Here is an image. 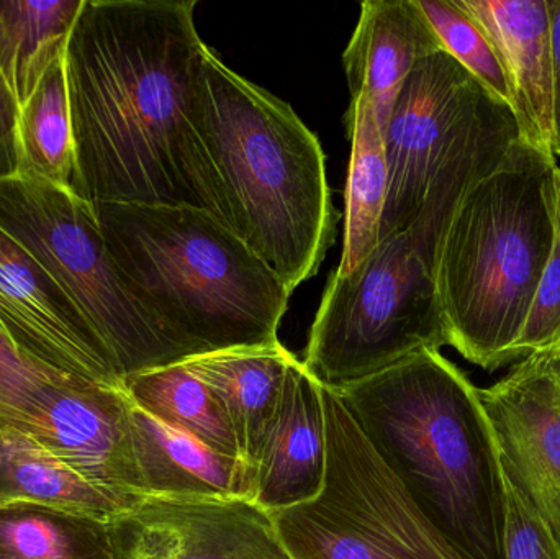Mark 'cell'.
<instances>
[{"instance_id": "1", "label": "cell", "mask_w": 560, "mask_h": 559, "mask_svg": "<svg viewBox=\"0 0 560 559\" xmlns=\"http://www.w3.org/2000/svg\"><path fill=\"white\" fill-rule=\"evenodd\" d=\"M194 0H84L66 48L75 173L91 203L184 206L229 226L203 144ZM230 229V226H229Z\"/></svg>"}, {"instance_id": "2", "label": "cell", "mask_w": 560, "mask_h": 559, "mask_svg": "<svg viewBox=\"0 0 560 559\" xmlns=\"http://www.w3.org/2000/svg\"><path fill=\"white\" fill-rule=\"evenodd\" d=\"M335 391L446 544L463 559H503L506 482L466 374L441 351L424 350Z\"/></svg>"}, {"instance_id": "3", "label": "cell", "mask_w": 560, "mask_h": 559, "mask_svg": "<svg viewBox=\"0 0 560 559\" xmlns=\"http://www.w3.org/2000/svg\"><path fill=\"white\" fill-rule=\"evenodd\" d=\"M203 144L230 229L292 294L335 242L339 216L322 143L287 102L209 48Z\"/></svg>"}, {"instance_id": "4", "label": "cell", "mask_w": 560, "mask_h": 559, "mask_svg": "<svg viewBox=\"0 0 560 559\" xmlns=\"http://www.w3.org/2000/svg\"><path fill=\"white\" fill-rule=\"evenodd\" d=\"M92 206L135 294L190 357L279 343L292 294L232 229L194 207Z\"/></svg>"}, {"instance_id": "5", "label": "cell", "mask_w": 560, "mask_h": 559, "mask_svg": "<svg viewBox=\"0 0 560 559\" xmlns=\"http://www.w3.org/2000/svg\"><path fill=\"white\" fill-rule=\"evenodd\" d=\"M548 156L520 138L474 180L441 236L436 289L450 347L487 371L516 343L551 255Z\"/></svg>"}, {"instance_id": "6", "label": "cell", "mask_w": 560, "mask_h": 559, "mask_svg": "<svg viewBox=\"0 0 560 559\" xmlns=\"http://www.w3.org/2000/svg\"><path fill=\"white\" fill-rule=\"evenodd\" d=\"M497 160L489 144L464 151L441 171L408 229L378 240L351 272H331L302 361L322 386L339 389L421 351L450 347L438 299V248L464 190Z\"/></svg>"}, {"instance_id": "7", "label": "cell", "mask_w": 560, "mask_h": 559, "mask_svg": "<svg viewBox=\"0 0 560 559\" xmlns=\"http://www.w3.org/2000/svg\"><path fill=\"white\" fill-rule=\"evenodd\" d=\"M0 226L36 256L81 308L124 383L192 358L135 294L105 243L94 206L71 187L25 174L0 179Z\"/></svg>"}, {"instance_id": "8", "label": "cell", "mask_w": 560, "mask_h": 559, "mask_svg": "<svg viewBox=\"0 0 560 559\" xmlns=\"http://www.w3.org/2000/svg\"><path fill=\"white\" fill-rule=\"evenodd\" d=\"M326 426L323 488L275 512L293 559H463L431 527L372 449L331 387L322 386Z\"/></svg>"}, {"instance_id": "9", "label": "cell", "mask_w": 560, "mask_h": 559, "mask_svg": "<svg viewBox=\"0 0 560 559\" xmlns=\"http://www.w3.org/2000/svg\"><path fill=\"white\" fill-rule=\"evenodd\" d=\"M509 112L450 53L440 49L421 59L405 79L382 131L388 196L381 240L408 229L441 171Z\"/></svg>"}, {"instance_id": "10", "label": "cell", "mask_w": 560, "mask_h": 559, "mask_svg": "<svg viewBox=\"0 0 560 559\" xmlns=\"http://www.w3.org/2000/svg\"><path fill=\"white\" fill-rule=\"evenodd\" d=\"M479 397L506 486L560 541V347L523 358Z\"/></svg>"}, {"instance_id": "11", "label": "cell", "mask_w": 560, "mask_h": 559, "mask_svg": "<svg viewBox=\"0 0 560 559\" xmlns=\"http://www.w3.org/2000/svg\"><path fill=\"white\" fill-rule=\"evenodd\" d=\"M0 327L25 357L66 376L124 389L110 351L81 308L2 226Z\"/></svg>"}, {"instance_id": "12", "label": "cell", "mask_w": 560, "mask_h": 559, "mask_svg": "<svg viewBox=\"0 0 560 559\" xmlns=\"http://www.w3.org/2000/svg\"><path fill=\"white\" fill-rule=\"evenodd\" d=\"M118 559H293L255 502L144 498L110 524Z\"/></svg>"}, {"instance_id": "13", "label": "cell", "mask_w": 560, "mask_h": 559, "mask_svg": "<svg viewBox=\"0 0 560 559\" xmlns=\"http://www.w3.org/2000/svg\"><path fill=\"white\" fill-rule=\"evenodd\" d=\"M131 400L117 387L78 381L49 391L26 433L97 488L147 498L135 456Z\"/></svg>"}, {"instance_id": "14", "label": "cell", "mask_w": 560, "mask_h": 559, "mask_svg": "<svg viewBox=\"0 0 560 559\" xmlns=\"http://www.w3.org/2000/svg\"><path fill=\"white\" fill-rule=\"evenodd\" d=\"M325 469L322 384L295 357L253 469L252 502L275 514L312 501L322 491Z\"/></svg>"}, {"instance_id": "15", "label": "cell", "mask_w": 560, "mask_h": 559, "mask_svg": "<svg viewBox=\"0 0 560 559\" xmlns=\"http://www.w3.org/2000/svg\"><path fill=\"white\" fill-rule=\"evenodd\" d=\"M492 43L505 72L520 138L552 153V59L548 0H456Z\"/></svg>"}, {"instance_id": "16", "label": "cell", "mask_w": 560, "mask_h": 559, "mask_svg": "<svg viewBox=\"0 0 560 559\" xmlns=\"http://www.w3.org/2000/svg\"><path fill=\"white\" fill-rule=\"evenodd\" d=\"M440 49L443 45L417 0H368L342 53L351 98L369 97L384 131L405 79Z\"/></svg>"}, {"instance_id": "17", "label": "cell", "mask_w": 560, "mask_h": 559, "mask_svg": "<svg viewBox=\"0 0 560 559\" xmlns=\"http://www.w3.org/2000/svg\"><path fill=\"white\" fill-rule=\"evenodd\" d=\"M131 435L147 498L252 501V473L245 463L213 452L133 403Z\"/></svg>"}, {"instance_id": "18", "label": "cell", "mask_w": 560, "mask_h": 559, "mask_svg": "<svg viewBox=\"0 0 560 559\" xmlns=\"http://www.w3.org/2000/svg\"><path fill=\"white\" fill-rule=\"evenodd\" d=\"M293 358L295 354L279 341L269 347L235 348L186 360L187 368L222 404L238 442L240 458L252 479Z\"/></svg>"}, {"instance_id": "19", "label": "cell", "mask_w": 560, "mask_h": 559, "mask_svg": "<svg viewBox=\"0 0 560 559\" xmlns=\"http://www.w3.org/2000/svg\"><path fill=\"white\" fill-rule=\"evenodd\" d=\"M143 499L97 488L30 433L0 427V508L36 505L112 524Z\"/></svg>"}, {"instance_id": "20", "label": "cell", "mask_w": 560, "mask_h": 559, "mask_svg": "<svg viewBox=\"0 0 560 559\" xmlns=\"http://www.w3.org/2000/svg\"><path fill=\"white\" fill-rule=\"evenodd\" d=\"M346 124L351 137V161L346 184L345 246L336 269L339 275L351 272L377 246L388 196L384 133L369 97L351 98Z\"/></svg>"}, {"instance_id": "21", "label": "cell", "mask_w": 560, "mask_h": 559, "mask_svg": "<svg viewBox=\"0 0 560 559\" xmlns=\"http://www.w3.org/2000/svg\"><path fill=\"white\" fill-rule=\"evenodd\" d=\"M84 0H0V71L20 107L65 58Z\"/></svg>"}, {"instance_id": "22", "label": "cell", "mask_w": 560, "mask_h": 559, "mask_svg": "<svg viewBox=\"0 0 560 559\" xmlns=\"http://www.w3.org/2000/svg\"><path fill=\"white\" fill-rule=\"evenodd\" d=\"M124 391L138 409L213 452L242 462L235 432L222 404L187 368L186 361L133 374L125 380Z\"/></svg>"}, {"instance_id": "23", "label": "cell", "mask_w": 560, "mask_h": 559, "mask_svg": "<svg viewBox=\"0 0 560 559\" xmlns=\"http://www.w3.org/2000/svg\"><path fill=\"white\" fill-rule=\"evenodd\" d=\"M0 559H118L108 522L36 505L0 508Z\"/></svg>"}, {"instance_id": "24", "label": "cell", "mask_w": 560, "mask_h": 559, "mask_svg": "<svg viewBox=\"0 0 560 559\" xmlns=\"http://www.w3.org/2000/svg\"><path fill=\"white\" fill-rule=\"evenodd\" d=\"M19 135L20 174L55 186L72 187L75 148L65 58L48 69L38 88L20 107Z\"/></svg>"}, {"instance_id": "25", "label": "cell", "mask_w": 560, "mask_h": 559, "mask_svg": "<svg viewBox=\"0 0 560 559\" xmlns=\"http://www.w3.org/2000/svg\"><path fill=\"white\" fill-rule=\"evenodd\" d=\"M436 33L444 51L450 53L483 91L505 107H512L505 72L483 30L467 15L456 0H417ZM512 110V108H510Z\"/></svg>"}, {"instance_id": "26", "label": "cell", "mask_w": 560, "mask_h": 559, "mask_svg": "<svg viewBox=\"0 0 560 559\" xmlns=\"http://www.w3.org/2000/svg\"><path fill=\"white\" fill-rule=\"evenodd\" d=\"M78 381L20 353L0 327V427L26 432L49 391Z\"/></svg>"}, {"instance_id": "27", "label": "cell", "mask_w": 560, "mask_h": 559, "mask_svg": "<svg viewBox=\"0 0 560 559\" xmlns=\"http://www.w3.org/2000/svg\"><path fill=\"white\" fill-rule=\"evenodd\" d=\"M549 200H551L555 238H552L551 255L546 263L538 292L516 343L518 358L560 347V164L558 161L549 171Z\"/></svg>"}, {"instance_id": "28", "label": "cell", "mask_w": 560, "mask_h": 559, "mask_svg": "<svg viewBox=\"0 0 560 559\" xmlns=\"http://www.w3.org/2000/svg\"><path fill=\"white\" fill-rule=\"evenodd\" d=\"M503 559H560L558 538L510 486Z\"/></svg>"}, {"instance_id": "29", "label": "cell", "mask_w": 560, "mask_h": 559, "mask_svg": "<svg viewBox=\"0 0 560 559\" xmlns=\"http://www.w3.org/2000/svg\"><path fill=\"white\" fill-rule=\"evenodd\" d=\"M19 125V102L0 71V179L19 176L22 170Z\"/></svg>"}, {"instance_id": "30", "label": "cell", "mask_w": 560, "mask_h": 559, "mask_svg": "<svg viewBox=\"0 0 560 559\" xmlns=\"http://www.w3.org/2000/svg\"><path fill=\"white\" fill-rule=\"evenodd\" d=\"M552 59V153L560 156V0H548Z\"/></svg>"}]
</instances>
